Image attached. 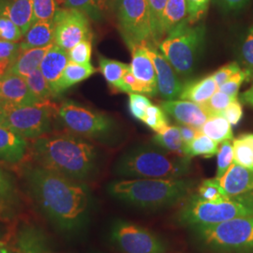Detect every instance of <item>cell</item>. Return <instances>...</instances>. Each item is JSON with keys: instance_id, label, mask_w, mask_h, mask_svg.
Returning <instances> with one entry per match:
<instances>
[{"instance_id": "d6986e66", "label": "cell", "mask_w": 253, "mask_h": 253, "mask_svg": "<svg viewBox=\"0 0 253 253\" xmlns=\"http://www.w3.org/2000/svg\"><path fill=\"white\" fill-rule=\"evenodd\" d=\"M0 16L12 20L25 35L34 23L33 0H0Z\"/></svg>"}, {"instance_id": "7dc6e473", "label": "cell", "mask_w": 253, "mask_h": 253, "mask_svg": "<svg viewBox=\"0 0 253 253\" xmlns=\"http://www.w3.org/2000/svg\"><path fill=\"white\" fill-rule=\"evenodd\" d=\"M241 66L237 62H231V63L226 64L224 66H222L221 68H219L217 71L212 75L213 79L217 83V86L219 87L222 84H224L225 82L232 77L234 74L238 73L239 71H241Z\"/></svg>"}, {"instance_id": "cb8c5ba5", "label": "cell", "mask_w": 253, "mask_h": 253, "mask_svg": "<svg viewBox=\"0 0 253 253\" xmlns=\"http://www.w3.org/2000/svg\"><path fill=\"white\" fill-rule=\"evenodd\" d=\"M217 90V83L213 79L212 75H208L199 80L185 84L181 91L179 99L190 100L202 105L206 103Z\"/></svg>"}, {"instance_id": "f1b7e54d", "label": "cell", "mask_w": 253, "mask_h": 253, "mask_svg": "<svg viewBox=\"0 0 253 253\" xmlns=\"http://www.w3.org/2000/svg\"><path fill=\"white\" fill-rule=\"evenodd\" d=\"M200 130L205 135L217 142V144L233 141L234 139L232 125L221 115L209 117Z\"/></svg>"}, {"instance_id": "c3c4849f", "label": "cell", "mask_w": 253, "mask_h": 253, "mask_svg": "<svg viewBox=\"0 0 253 253\" xmlns=\"http://www.w3.org/2000/svg\"><path fill=\"white\" fill-rule=\"evenodd\" d=\"M20 51V42H12L0 39V61L13 62Z\"/></svg>"}, {"instance_id": "5bb4252c", "label": "cell", "mask_w": 253, "mask_h": 253, "mask_svg": "<svg viewBox=\"0 0 253 253\" xmlns=\"http://www.w3.org/2000/svg\"><path fill=\"white\" fill-rule=\"evenodd\" d=\"M40 102L25 78L7 73L0 79V105L3 108L35 105Z\"/></svg>"}, {"instance_id": "f6af8a7d", "label": "cell", "mask_w": 253, "mask_h": 253, "mask_svg": "<svg viewBox=\"0 0 253 253\" xmlns=\"http://www.w3.org/2000/svg\"><path fill=\"white\" fill-rule=\"evenodd\" d=\"M24 33L22 29L10 19L0 16V39L12 42H20Z\"/></svg>"}, {"instance_id": "4316f807", "label": "cell", "mask_w": 253, "mask_h": 253, "mask_svg": "<svg viewBox=\"0 0 253 253\" xmlns=\"http://www.w3.org/2000/svg\"><path fill=\"white\" fill-rule=\"evenodd\" d=\"M64 7L79 9L94 22L106 18L114 0H64Z\"/></svg>"}, {"instance_id": "f35d334b", "label": "cell", "mask_w": 253, "mask_h": 253, "mask_svg": "<svg viewBox=\"0 0 253 253\" xmlns=\"http://www.w3.org/2000/svg\"><path fill=\"white\" fill-rule=\"evenodd\" d=\"M69 60L74 63L86 65L91 64L92 55V40L82 41L78 44L68 51Z\"/></svg>"}, {"instance_id": "7a4b0ae2", "label": "cell", "mask_w": 253, "mask_h": 253, "mask_svg": "<svg viewBox=\"0 0 253 253\" xmlns=\"http://www.w3.org/2000/svg\"><path fill=\"white\" fill-rule=\"evenodd\" d=\"M31 154L37 164L75 181L92 179L99 169V152L86 138L72 132L35 139Z\"/></svg>"}, {"instance_id": "ee69618b", "label": "cell", "mask_w": 253, "mask_h": 253, "mask_svg": "<svg viewBox=\"0 0 253 253\" xmlns=\"http://www.w3.org/2000/svg\"><path fill=\"white\" fill-rule=\"evenodd\" d=\"M249 73L245 70H241L238 73L234 74L232 77H230L224 84H222L218 87V90L225 93L234 99H237L240 86L245 81H249Z\"/></svg>"}, {"instance_id": "d6a6232c", "label": "cell", "mask_w": 253, "mask_h": 253, "mask_svg": "<svg viewBox=\"0 0 253 253\" xmlns=\"http://www.w3.org/2000/svg\"><path fill=\"white\" fill-rule=\"evenodd\" d=\"M167 1L168 0H147L153 42L157 47L164 38L163 31V17Z\"/></svg>"}, {"instance_id": "d590c367", "label": "cell", "mask_w": 253, "mask_h": 253, "mask_svg": "<svg viewBox=\"0 0 253 253\" xmlns=\"http://www.w3.org/2000/svg\"><path fill=\"white\" fill-rule=\"evenodd\" d=\"M143 122L156 132L160 131L163 127L169 125V121L165 111L161 106L153 104L150 105L146 110Z\"/></svg>"}, {"instance_id": "1f68e13d", "label": "cell", "mask_w": 253, "mask_h": 253, "mask_svg": "<svg viewBox=\"0 0 253 253\" xmlns=\"http://www.w3.org/2000/svg\"><path fill=\"white\" fill-rule=\"evenodd\" d=\"M187 18V2L186 0H168L163 12V31L164 37Z\"/></svg>"}, {"instance_id": "816d5d0a", "label": "cell", "mask_w": 253, "mask_h": 253, "mask_svg": "<svg viewBox=\"0 0 253 253\" xmlns=\"http://www.w3.org/2000/svg\"><path fill=\"white\" fill-rule=\"evenodd\" d=\"M217 5L225 11H235L243 9L250 0H216Z\"/></svg>"}, {"instance_id": "6da1fadb", "label": "cell", "mask_w": 253, "mask_h": 253, "mask_svg": "<svg viewBox=\"0 0 253 253\" xmlns=\"http://www.w3.org/2000/svg\"><path fill=\"white\" fill-rule=\"evenodd\" d=\"M23 177L37 205L60 230L78 231L88 220L89 188L44 167L30 163L23 167Z\"/></svg>"}, {"instance_id": "60d3db41", "label": "cell", "mask_w": 253, "mask_h": 253, "mask_svg": "<svg viewBox=\"0 0 253 253\" xmlns=\"http://www.w3.org/2000/svg\"><path fill=\"white\" fill-rule=\"evenodd\" d=\"M122 80L126 85V94L136 93V94H145L147 96H156L158 94V92L153 90L151 87L146 85L143 82L138 80L133 75V73H131L130 67L123 74Z\"/></svg>"}, {"instance_id": "277c9868", "label": "cell", "mask_w": 253, "mask_h": 253, "mask_svg": "<svg viewBox=\"0 0 253 253\" xmlns=\"http://www.w3.org/2000/svg\"><path fill=\"white\" fill-rule=\"evenodd\" d=\"M115 173L130 179H179L191 172V159L166 151L156 145H137L122 154Z\"/></svg>"}, {"instance_id": "7402d4cb", "label": "cell", "mask_w": 253, "mask_h": 253, "mask_svg": "<svg viewBox=\"0 0 253 253\" xmlns=\"http://www.w3.org/2000/svg\"><path fill=\"white\" fill-rule=\"evenodd\" d=\"M54 24L53 20L36 21L24 35V40L20 42L21 51L54 44Z\"/></svg>"}, {"instance_id": "ac0fdd59", "label": "cell", "mask_w": 253, "mask_h": 253, "mask_svg": "<svg viewBox=\"0 0 253 253\" xmlns=\"http://www.w3.org/2000/svg\"><path fill=\"white\" fill-rule=\"evenodd\" d=\"M27 139L7 126H0V162L18 163L27 151Z\"/></svg>"}, {"instance_id": "52a82bcc", "label": "cell", "mask_w": 253, "mask_h": 253, "mask_svg": "<svg viewBox=\"0 0 253 253\" xmlns=\"http://www.w3.org/2000/svg\"><path fill=\"white\" fill-rule=\"evenodd\" d=\"M205 38V26L191 24L186 18L166 34L158 48L177 74L187 76L198 63Z\"/></svg>"}, {"instance_id": "bcb514c9", "label": "cell", "mask_w": 253, "mask_h": 253, "mask_svg": "<svg viewBox=\"0 0 253 253\" xmlns=\"http://www.w3.org/2000/svg\"><path fill=\"white\" fill-rule=\"evenodd\" d=\"M210 0H186L187 19L191 24H196L204 16Z\"/></svg>"}, {"instance_id": "ab89813d", "label": "cell", "mask_w": 253, "mask_h": 253, "mask_svg": "<svg viewBox=\"0 0 253 253\" xmlns=\"http://www.w3.org/2000/svg\"><path fill=\"white\" fill-rule=\"evenodd\" d=\"M234 161V152H233V145L231 141H227L222 143L217 153V172L216 178H220L230 165Z\"/></svg>"}, {"instance_id": "4fadbf2b", "label": "cell", "mask_w": 253, "mask_h": 253, "mask_svg": "<svg viewBox=\"0 0 253 253\" xmlns=\"http://www.w3.org/2000/svg\"><path fill=\"white\" fill-rule=\"evenodd\" d=\"M145 52L150 57L155 68L158 93L164 100H176L184 87L177 73L165 56L157 50L153 43L144 44Z\"/></svg>"}, {"instance_id": "9c48e42d", "label": "cell", "mask_w": 253, "mask_h": 253, "mask_svg": "<svg viewBox=\"0 0 253 253\" xmlns=\"http://www.w3.org/2000/svg\"><path fill=\"white\" fill-rule=\"evenodd\" d=\"M113 6L120 34L128 49L140 44H154L147 0H114Z\"/></svg>"}, {"instance_id": "83f0119b", "label": "cell", "mask_w": 253, "mask_h": 253, "mask_svg": "<svg viewBox=\"0 0 253 253\" xmlns=\"http://www.w3.org/2000/svg\"><path fill=\"white\" fill-rule=\"evenodd\" d=\"M154 145H158L172 154L186 157L184 154V142L179 126L168 125L156 133L152 139Z\"/></svg>"}, {"instance_id": "6f0895ef", "label": "cell", "mask_w": 253, "mask_h": 253, "mask_svg": "<svg viewBox=\"0 0 253 253\" xmlns=\"http://www.w3.org/2000/svg\"><path fill=\"white\" fill-rule=\"evenodd\" d=\"M0 253H16L14 248H11L6 242L0 240Z\"/></svg>"}, {"instance_id": "836d02e7", "label": "cell", "mask_w": 253, "mask_h": 253, "mask_svg": "<svg viewBox=\"0 0 253 253\" xmlns=\"http://www.w3.org/2000/svg\"><path fill=\"white\" fill-rule=\"evenodd\" d=\"M25 79L33 95L41 102L49 101V100L53 98H56L54 91L51 88L49 83L47 82L40 69L29 74Z\"/></svg>"}, {"instance_id": "9f6ffc18", "label": "cell", "mask_w": 253, "mask_h": 253, "mask_svg": "<svg viewBox=\"0 0 253 253\" xmlns=\"http://www.w3.org/2000/svg\"><path fill=\"white\" fill-rule=\"evenodd\" d=\"M11 64L10 61H0V79L8 73Z\"/></svg>"}, {"instance_id": "94428289", "label": "cell", "mask_w": 253, "mask_h": 253, "mask_svg": "<svg viewBox=\"0 0 253 253\" xmlns=\"http://www.w3.org/2000/svg\"><path fill=\"white\" fill-rule=\"evenodd\" d=\"M63 1H64V0H63Z\"/></svg>"}, {"instance_id": "5b68a950", "label": "cell", "mask_w": 253, "mask_h": 253, "mask_svg": "<svg viewBox=\"0 0 253 253\" xmlns=\"http://www.w3.org/2000/svg\"><path fill=\"white\" fill-rule=\"evenodd\" d=\"M253 216V193L235 197H224L216 202L201 199L198 194H190L176 214L181 226L193 228L213 225L236 217Z\"/></svg>"}, {"instance_id": "ba28073f", "label": "cell", "mask_w": 253, "mask_h": 253, "mask_svg": "<svg viewBox=\"0 0 253 253\" xmlns=\"http://www.w3.org/2000/svg\"><path fill=\"white\" fill-rule=\"evenodd\" d=\"M62 126L73 134L107 142L116 131V122L104 113L87 108L73 100H65L56 109Z\"/></svg>"}, {"instance_id": "91938a15", "label": "cell", "mask_w": 253, "mask_h": 253, "mask_svg": "<svg viewBox=\"0 0 253 253\" xmlns=\"http://www.w3.org/2000/svg\"><path fill=\"white\" fill-rule=\"evenodd\" d=\"M0 220H3V217H1V215H0Z\"/></svg>"}, {"instance_id": "f907efd6", "label": "cell", "mask_w": 253, "mask_h": 253, "mask_svg": "<svg viewBox=\"0 0 253 253\" xmlns=\"http://www.w3.org/2000/svg\"><path fill=\"white\" fill-rule=\"evenodd\" d=\"M16 253H36L32 237H31V231L30 229H25L21 232L17 238V243L14 247Z\"/></svg>"}, {"instance_id": "e575fe53", "label": "cell", "mask_w": 253, "mask_h": 253, "mask_svg": "<svg viewBox=\"0 0 253 253\" xmlns=\"http://www.w3.org/2000/svg\"><path fill=\"white\" fill-rule=\"evenodd\" d=\"M239 60L250 79L253 80V26L248 29L239 47ZM249 79V80H250Z\"/></svg>"}, {"instance_id": "7bdbcfd3", "label": "cell", "mask_w": 253, "mask_h": 253, "mask_svg": "<svg viewBox=\"0 0 253 253\" xmlns=\"http://www.w3.org/2000/svg\"><path fill=\"white\" fill-rule=\"evenodd\" d=\"M128 108L131 116L138 120L143 121L145 117L146 110L150 105H152L151 100L146 98L145 95L136 93L128 94Z\"/></svg>"}, {"instance_id": "9a60e30c", "label": "cell", "mask_w": 253, "mask_h": 253, "mask_svg": "<svg viewBox=\"0 0 253 253\" xmlns=\"http://www.w3.org/2000/svg\"><path fill=\"white\" fill-rule=\"evenodd\" d=\"M161 107L179 124L193 126L198 129L209 118L208 113L201 104L190 100H164L161 102Z\"/></svg>"}, {"instance_id": "680465c9", "label": "cell", "mask_w": 253, "mask_h": 253, "mask_svg": "<svg viewBox=\"0 0 253 253\" xmlns=\"http://www.w3.org/2000/svg\"><path fill=\"white\" fill-rule=\"evenodd\" d=\"M6 119H5V110L0 105V126H5Z\"/></svg>"}, {"instance_id": "44dd1931", "label": "cell", "mask_w": 253, "mask_h": 253, "mask_svg": "<svg viewBox=\"0 0 253 253\" xmlns=\"http://www.w3.org/2000/svg\"><path fill=\"white\" fill-rule=\"evenodd\" d=\"M52 46L53 44L20 51L18 55L11 64L8 73L26 78L29 74L40 69L42 59Z\"/></svg>"}, {"instance_id": "681fc988", "label": "cell", "mask_w": 253, "mask_h": 253, "mask_svg": "<svg viewBox=\"0 0 253 253\" xmlns=\"http://www.w3.org/2000/svg\"><path fill=\"white\" fill-rule=\"evenodd\" d=\"M221 116L226 118L232 126H236L243 118V107L241 102L238 100L232 101L222 112Z\"/></svg>"}, {"instance_id": "4dcf8cb0", "label": "cell", "mask_w": 253, "mask_h": 253, "mask_svg": "<svg viewBox=\"0 0 253 253\" xmlns=\"http://www.w3.org/2000/svg\"><path fill=\"white\" fill-rule=\"evenodd\" d=\"M218 151V144L200 132L189 144L184 145V154L188 158L193 157H203V158H212L216 156Z\"/></svg>"}, {"instance_id": "db71d44e", "label": "cell", "mask_w": 253, "mask_h": 253, "mask_svg": "<svg viewBox=\"0 0 253 253\" xmlns=\"http://www.w3.org/2000/svg\"><path fill=\"white\" fill-rule=\"evenodd\" d=\"M178 126H179V129H180L181 136H182L184 145L189 144L201 132V130L198 128H195L193 126H188V125L179 124Z\"/></svg>"}, {"instance_id": "11a10c76", "label": "cell", "mask_w": 253, "mask_h": 253, "mask_svg": "<svg viewBox=\"0 0 253 253\" xmlns=\"http://www.w3.org/2000/svg\"><path fill=\"white\" fill-rule=\"evenodd\" d=\"M241 100L246 104L253 107V84L248 90L245 91L241 95Z\"/></svg>"}, {"instance_id": "f5cc1de1", "label": "cell", "mask_w": 253, "mask_h": 253, "mask_svg": "<svg viewBox=\"0 0 253 253\" xmlns=\"http://www.w3.org/2000/svg\"><path fill=\"white\" fill-rule=\"evenodd\" d=\"M31 231V237H32V242H33V246L35 249L36 253H55L51 252L47 246L44 244V239L43 237L41 235H39L37 233V231L30 229Z\"/></svg>"}, {"instance_id": "8992f818", "label": "cell", "mask_w": 253, "mask_h": 253, "mask_svg": "<svg viewBox=\"0 0 253 253\" xmlns=\"http://www.w3.org/2000/svg\"><path fill=\"white\" fill-rule=\"evenodd\" d=\"M202 250L214 253H253V216L190 228Z\"/></svg>"}, {"instance_id": "f546056e", "label": "cell", "mask_w": 253, "mask_h": 253, "mask_svg": "<svg viewBox=\"0 0 253 253\" xmlns=\"http://www.w3.org/2000/svg\"><path fill=\"white\" fill-rule=\"evenodd\" d=\"M234 163L253 171V133H245L232 141Z\"/></svg>"}, {"instance_id": "30bf717a", "label": "cell", "mask_w": 253, "mask_h": 253, "mask_svg": "<svg viewBox=\"0 0 253 253\" xmlns=\"http://www.w3.org/2000/svg\"><path fill=\"white\" fill-rule=\"evenodd\" d=\"M110 238L122 253H168V244L161 235L128 220L115 221L110 230Z\"/></svg>"}, {"instance_id": "484cf974", "label": "cell", "mask_w": 253, "mask_h": 253, "mask_svg": "<svg viewBox=\"0 0 253 253\" xmlns=\"http://www.w3.org/2000/svg\"><path fill=\"white\" fill-rule=\"evenodd\" d=\"M97 70L91 65H82L69 61L57 84V95H61L64 91L71 88L73 85L88 79Z\"/></svg>"}, {"instance_id": "d4e9b609", "label": "cell", "mask_w": 253, "mask_h": 253, "mask_svg": "<svg viewBox=\"0 0 253 253\" xmlns=\"http://www.w3.org/2000/svg\"><path fill=\"white\" fill-rule=\"evenodd\" d=\"M99 65L100 73L108 83L109 86L116 92L126 93V85L123 83L122 77L130 65L109 59L101 54L99 55Z\"/></svg>"}, {"instance_id": "74e56055", "label": "cell", "mask_w": 253, "mask_h": 253, "mask_svg": "<svg viewBox=\"0 0 253 253\" xmlns=\"http://www.w3.org/2000/svg\"><path fill=\"white\" fill-rule=\"evenodd\" d=\"M197 194L201 199L208 202H216L226 197L223 195L216 177L203 181L198 187Z\"/></svg>"}, {"instance_id": "ffe728a7", "label": "cell", "mask_w": 253, "mask_h": 253, "mask_svg": "<svg viewBox=\"0 0 253 253\" xmlns=\"http://www.w3.org/2000/svg\"><path fill=\"white\" fill-rule=\"evenodd\" d=\"M129 50L132 56L131 63L129 64L131 73L138 80L158 92L155 68L150 57L145 52L144 44L133 46Z\"/></svg>"}, {"instance_id": "2e32d148", "label": "cell", "mask_w": 253, "mask_h": 253, "mask_svg": "<svg viewBox=\"0 0 253 253\" xmlns=\"http://www.w3.org/2000/svg\"><path fill=\"white\" fill-rule=\"evenodd\" d=\"M217 180L223 195L226 197L243 195L253 190V171L237 163H232Z\"/></svg>"}, {"instance_id": "8fae6325", "label": "cell", "mask_w": 253, "mask_h": 253, "mask_svg": "<svg viewBox=\"0 0 253 253\" xmlns=\"http://www.w3.org/2000/svg\"><path fill=\"white\" fill-rule=\"evenodd\" d=\"M48 102L4 109L5 126L26 139L35 140L50 133L53 127V108Z\"/></svg>"}, {"instance_id": "3957f363", "label": "cell", "mask_w": 253, "mask_h": 253, "mask_svg": "<svg viewBox=\"0 0 253 253\" xmlns=\"http://www.w3.org/2000/svg\"><path fill=\"white\" fill-rule=\"evenodd\" d=\"M195 181L179 179H122L111 182L109 194L126 206L157 212L178 205L190 195Z\"/></svg>"}, {"instance_id": "603a6c76", "label": "cell", "mask_w": 253, "mask_h": 253, "mask_svg": "<svg viewBox=\"0 0 253 253\" xmlns=\"http://www.w3.org/2000/svg\"><path fill=\"white\" fill-rule=\"evenodd\" d=\"M19 205V194L13 176L0 167V215L9 220Z\"/></svg>"}, {"instance_id": "8d00e7d4", "label": "cell", "mask_w": 253, "mask_h": 253, "mask_svg": "<svg viewBox=\"0 0 253 253\" xmlns=\"http://www.w3.org/2000/svg\"><path fill=\"white\" fill-rule=\"evenodd\" d=\"M235 100L237 99H234L225 93L217 90L206 103L202 104V106L209 117L217 116L222 115V112L226 109L227 106Z\"/></svg>"}, {"instance_id": "e0dca14e", "label": "cell", "mask_w": 253, "mask_h": 253, "mask_svg": "<svg viewBox=\"0 0 253 253\" xmlns=\"http://www.w3.org/2000/svg\"><path fill=\"white\" fill-rule=\"evenodd\" d=\"M69 61L70 60L68 51L64 50L59 46L55 45L54 43L50 48V50L47 52L40 66L41 72L49 83L56 98L58 97L56 92L58 82Z\"/></svg>"}, {"instance_id": "7c38bea8", "label": "cell", "mask_w": 253, "mask_h": 253, "mask_svg": "<svg viewBox=\"0 0 253 253\" xmlns=\"http://www.w3.org/2000/svg\"><path fill=\"white\" fill-rule=\"evenodd\" d=\"M54 43L69 51L84 40H92L90 19L79 9H57L54 19Z\"/></svg>"}, {"instance_id": "b9f144b4", "label": "cell", "mask_w": 253, "mask_h": 253, "mask_svg": "<svg viewBox=\"0 0 253 253\" xmlns=\"http://www.w3.org/2000/svg\"><path fill=\"white\" fill-rule=\"evenodd\" d=\"M57 10L55 0H33V20H53Z\"/></svg>"}]
</instances>
